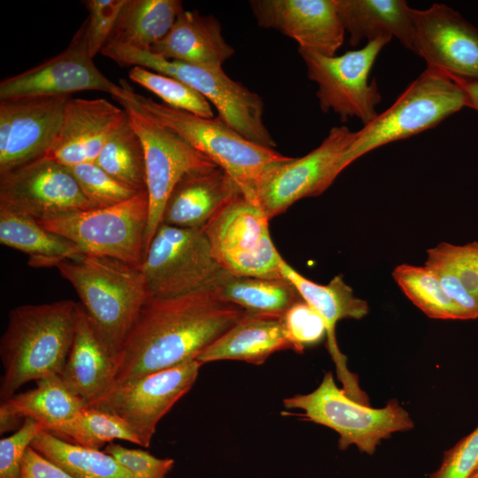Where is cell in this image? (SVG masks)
I'll use <instances>...</instances> for the list:
<instances>
[{
  "label": "cell",
  "mask_w": 478,
  "mask_h": 478,
  "mask_svg": "<svg viewBox=\"0 0 478 478\" xmlns=\"http://www.w3.org/2000/svg\"><path fill=\"white\" fill-rule=\"evenodd\" d=\"M245 313L212 288L175 297H150L122 346L115 383L197 359Z\"/></svg>",
  "instance_id": "obj_1"
},
{
  "label": "cell",
  "mask_w": 478,
  "mask_h": 478,
  "mask_svg": "<svg viewBox=\"0 0 478 478\" xmlns=\"http://www.w3.org/2000/svg\"><path fill=\"white\" fill-rule=\"evenodd\" d=\"M80 304L59 300L12 309L0 341L1 402L24 384L60 375L73 343Z\"/></svg>",
  "instance_id": "obj_2"
},
{
  "label": "cell",
  "mask_w": 478,
  "mask_h": 478,
  "mask_svg": "<svg viewBox=\"0 0 478 478\" xmlns=\"http://www.w3.org/2000/svg\"><path fill=\"white\" fill-rule=\"evenodd\" d=\"M56 268L75 289L96 336L118 362L122 346L150 297L143 271L108 257L83 255Z\"/></svg>",
  "instance_id": "obj_3"
},
{
  "label": "cell",
  "mask_w": 478,
  "mask_h": 478,
  "mask_svg": "<svg viewBox=\"0 0 478 478\" xmlns=\"http://www.w3.org/2000/svg\"><path fill=\"white\" fill-rule=\"evenodd\" d=\"M121 94L115 100L127 102L179 135L209 158L239 185L243 196L255 203V189L265 171L272 165L287 161L274 148L255 143L230 127L219 115L204 118L171 107L133 90L120 80Z\"/></svg>",
  "instance_id": "obj_4"
},
{
  "label": "cell",
  "mask_w": 478,
  "mask_h": 478,
  "mask_svg": "<svg viewBox=\"0 0 478 478\" xmlns=\"http://www.w3.org/2000/svg\"><path fill=\"white\" fill-rule=\"evenodd\" d=\"M465 106L460 86L449 74L427 67L390 107L355 132L342 169L373 150L437 126Z\"/></svg>",
  "instance_id": "obj_5"
},
{
  "label": "cell",
  "mask_w": 478,
  "mask_h": 478,
  "mask_svg": "<svg viewBox=\"0 0 478 478\" xmlns=\"http://www.w3.org/2000/svg\"><path fill=\"white\" fill-rule=\"evenodd\" d=\"M100 53L121 66H141L182 81L212 104L218 115L245 138L268 148L276 145L263 122L261 97L231 80L223 69L207 70L127 47L104 46Z\"/></svg>",
  "instance_id": "obj_6"
},
{
  "label": "cell",
  "mask_w": 478,
  "mask_h": 478,
  "mask_svg": "<svg viewBox=\"0 0 478 478\" xmlns=\"http://www.w3.org/2000/svg\"><path fill=\"white\" fill-rule=\"evenodd\" d=\"M283 405L303 410L309 420L335 430L341 450L353 444L373 454L382 439L413 428L409 413L396 400L382 408L358 403L337 387L331 372L324 374L313 391L287 397Z\"/></svg>",
  "instance_id": "obj_7"
},
{
  "label": "cell",
  "mask_w": 478,
  "mask_h": 478,
  "mask_svg": "<svg viewBox=\"0 0 478 478\" xmlns=\"http://www.w3.org/2000/svg\"><path fill=\"white\" fill-rule=\"evenodd\" d=\"M148 218L146 190L112 206L72 212L37 221L73 243L85 255L112 258L141 267Z\"/></svg>",
  "instance_id": "obj_8"
},
{
  "label": "cell",
  "mask_w": 478,
  "mask_h": 478,
  "mask_svg": "<svg viewBox=\"0 0 478 478\" xmlns=\"http://www.w3.org/2000/svg\"><path fill=\"white\" fill-rule=\"evenodd\" d=\"M150 297L169 298L212 288L225 269L213 257L204 228L160 223L141 266Z\"/></svg>",
  "instance_id": "obj_9"
},
{
  "label": "cell",
  "mask_w": 478,
  "mask_h": 478,
  "mask_svg": "<svg viewBox=\"0 0 478 478\" xmlns=\"http://www.w3.org/2000/svg\"><path fill=\"white\" fill-rule=\"evenodd\" d=\"M391 37L380 36L361 49L340 56H323L298 50L308 78L318 85L316 93L322 112L332 110L342 121L358 118L364 125L377 115L382 100L375 80L369 82L371 68Z\"/></svg>",
  "instance_id": "obj_10"
},
{
  "label": "cell",
  "mask_w": 478,
  "mask_h": 478,
  "mask_svg": "<svg viewBox=\"0 0 478 478\" xmlns=\"http://www.w3.org/2000/svg\"><path fill=\"white\" fill-rule=\"evenodd\" d=\"M354 137L347 127H334L306 155L270 166L255 189V202L268 220L300 199L322 194L343 171V155Z\"/></svg>",
  "instance_id": "obj_11"
},
{
  "label": "cell",
  "mask_w": 478,
  "mask_h": 478,
  "mask_svg": "<svg viewBox=\"0 0 478 478\" xmlns=\"http://www.w3.org/2000/svg\"><path fill=\"white\" fill-rule=\"evenodd\" d=\"M116 101L123 106L144 148L149 197L145 253L162 221L167 198L177 182L189 173L218 166L144 112L127 102Z\"/></svg>",
  "instance_id": "obj_12"
},
{
  "label": "cell",
  "mask_w": 478,
  "mask_h": 478,
  "mask_svg": "<svg viewBox=\"0 0 478 478\" xmlns=\"http://www.w3.org/2000/svg\"><path fill=\"white\" fill-rule=\"evenodd\" d=\"M201 366L193 359L131 382L115 383L104 398L89 407L122 419L135 432L140 445L149 447L158 423L190 390Z\"/></svg>",
  "instance_id": "obj_13"
},
{
  "label": "cell",
  "mask_w": 478,
  "mask_h": 478,
  "mask_svg": "<svg viewBox=\"0 0 478 478\" xmlns=\"http://www.w3.org/2000/svg\"><path fill=\"white\" fill-rule=\"evenodd\" d=\"M0 207L36 220L95 208L69 168L45 156L0 173Z\"/></svg>",
  "instance_id": "obj_14"
},
{
  "label": "cell",
  "mask_w": 478,
  "mask_h": 478,
  "mask_svg": "<svg viewBox=\"0 0 478 478\" xmlns=\"http://www.w3.org/2000/svg\"><path fill=\"white\" fill-rule=\"evenodd\" d=\"M88 48L86 23L59 54L0 82V100L27 96H71L74 92L99 90L113 98L120 85L105 77L93 63Z\"/></svg>",
  "instance_id": "obj_15"
},
{
  "label": "cell",
  "mask_w": 478,
  "mask_h": 478,
  "mask_svg": "<svg viewBox=\"0 0 478 478\" xmlns=\"http://www.w3.org/2000/svg\"><path fill=\"white\" fill-rule=\"evenodd\" d=\"M71 96L0 100V173L44 156Z\"/></svg>",
  "instance_id": "obj_16"
},
{
  "label": "cell",
  "mask_w": 478,
  "mask_h": 478,
  "mask_svg": "<svg viewBox=\"0 0 478 478\" xmlns=\"http://www.w3.org/2000/svg\"><path fill=\"white\" fill-rule=\"evenodd\" d=\"M412 51L428 68L450 76L478 80V29L443 4L413 9Z\"/></svg>",
  "instance_id": "obj_17"
},
{
  "label": "cell",
  "mask_w": 478,
  "mask_h": 478,
  "mask_svg": "<svg viewBox=\"0 0 478 478\" xmlns=\"http://www.w3.org/2000/svg\"><path fill=\"white\" fill-rule=\"evenodd\" d=\"M259 27L278 30L298 43V50L335 56L345 30L335 0H253Z\"/></svg>",
  "instance_id": "obj_18"
},
{
  "label": "cell",
  "mask_w": 478,
  "mask_h": 478,
  "mask_svg": "<svg viewBox=\"0 0 478 478\" xmlns=\"http://www.w3.org/2000/svg\"><path fill=\"white\" fill-rule=\"evenodd\" d=\"M281 272L295 285L302 298L324 320L327 348L335 365L342 389L353 400L369 405L366 394L360 389L358 377L348 368L347 358L340 351L335 336V327L339 320H360L368 313L367 302L355 296L342 274L335 275L328 284L321 285L303 276L284 259L281 263Z\"/></svg>",
  "instance_id": "obj_19"
},
{
  "label": "cell",
  "mask_w": 478,
  "mask_h": 478,
  "mask_svg": "<svg viewBox=\"0 0 478 478\" xmlns=\"http://www.w3.org/2000/svg\"><path fill=\"white\" fill-rule=\"evenodd\" d=\"M124 115L123 108L104 98L71 96L66 103L57 136L44 156L66 167L95 162Z\"/></svg>",
  "instance_id": "obj_20"
},
{
  "label": "cell",
  "mask_w": 478,
  "mask_h": 478,
  "mask_svg": "<svg viewBox=\"0 0 478 478\" xmlns=\"http://www.w3.org/2000/svg\"><path fill=\"white\" fill-rule=\"evenodd\" d=\"M241 194L236 181L219 166L189 173L170 193L161 222L180 228H204Z\"/></svg>",
  "instance_id": "obj_21"
},
{
  "label": "cell",
  "mask_w": 478,
  "mask_h": 478,
  "mask_svg": "<svg viewBox=\"0 0 478 478\" xmlns=\"http://www.w3.org/2000/svg\"><path fill=\"white\" fill-rule=\"evenodd\" d=\"M152 53L166 59L218 71L234 54L221 35V26L213 16L183 10L169 33L152 46Z\"/></svg>",
  "instance_id": "obj_22"
},
{
  "label": "cell",
  "mask_w": 478,
  "mask_h": 478,
  "mask_svg": "<svg viewBox=\"0 0 478 478\" xmlns=\"http://www.w3.org/2000/svg\"><path fill=\"white\" fill-rule=\"evenodd\" d=\"M89 407V403L73 391L60 375L36 381L34 389L14 394L0 405V432L12 430L21 420L32 419L52 432Z\"/></svg>",
  "instance_id": "obj_23"
},
{
  "label": "cell",
  "mask_w": 478,
  "mask_h": 478,
  "mask_svg": "<svg viewBox=\"0 0 478 478\" xmlns=\"http://www.w3.org/2000/svg\"><path fill=\"white\" fill-rule=\"evenodd\" d=\"M116 375L117 363L96 336L80 305L73 343L60 377L92 406L111 390Z\"/></svg>",
  "instance_id": "obj_24"
},
{
  "label": "cell",
  "mask_w": 478,
  "mask_h": 478,
  "mask_svg": "<svg viewBox=\"0 0 478 478\" xmlns=\"http://www.w3.org/2000/svg\"><path fill=\"white\" fill-rule=\"evenodd\" d=\"M292 350L281 319L245 313L197 358L202 365L218 360H240L261 365L273 353Z\"/></svg>",
  "instance_id": "obj_25"
},
{
  "label": "cell",
  "mask_w": 478,
  "mask_h": 478,
  "mask_svg": "<svg viewBox=\"0 0 478 478\" xmlns=\"http://www.w3.org/2000/svg\"><path fill=\"white\" fill-rule=\"evenodd\" d=\"M349 43L355 47L364 39L396 37L413 49V9L405 0H335Z\"/></svg>",
  "instance_id": "obj_26"
},
{
  "label": "cell",
  "mask_w": 478,
  "mask_h": 478,
  "mask_svg": "<svg viewBox=\"0 0 478 478\" xmlns=\"http://www.w3.org/2000/svg\"><path fill=\"white\" fill-rule=\"evenodd\" d=\"M268 221L262 209L241 194L216 214L204 231L219 262L225 256L257 247L269 234Z\"/></svg>",
  "instance_id": "obj_27"
},
{
  "label": "cell",
  "mask_w": 478,
  "mask_h": 478,
  "mask_svg": "<svg viewBox=\"0 0 478 478\" xmlns=\"http://www.w3.org/2000/svg\"><path fill=\"white\" fill-rule=\"evenodd\" d=\"M427 252L425 266L437 275L449 297L466 320L478 319V242H444Z\"/></svg>",
  "instance_id": "obj_28"
},
{
  "label": "cell",
  "mask_w": 478,
  "mask_h": 478,
  "mask_svg": "<svg viewBox=\"0 0 478 478\" xmlns=\"http://www.w3.org/2000/svg\"><path fill=\"white\" fill-rule=\"evenodd\" d=\"M183 10L180 0H126L104 46L150 50Z\"/></svg>",
  "instance_id": "obj_29"
},
{
  "label": "cell",
  "mask_w": 478,
  "mask_h": 478,
  "mask_svg": "<svg viewBox=\"0 0 478 478\" xmlns=\"http://www.w3.org/2000/svg\"><path fill=\"white\" fill-rule=\"evenodd\" d=\"M1 244L22 251L33 267H51L84 254L68 239L49 231L29 216L0 207Z\"/></svg>",
  "instance_id": "obj_30"
},
{
  "label": "cell",
  "mask_w": 478,
  "mask_h": 478,
  "mask_svg": "<svg viewBox=\"0 0 478 478\" xmlns=\"http://www.w3.org/2000/svg\"><path fill=\"white\" fill-rule=\"evenodd\" d=\"M212 289L222 299L257 316L281 319L294 304L303 300L295 285L284 276L258 279L236 276L225 270Z\"/></svg>",
  "instance_id": "obj_31"
},
{
  "label": "cell",
  "mask_w": 478,
  "mask_h": 478,
  "mask_svg": "<svg viewBox=\"0 0 478 478\" xmlns=\"http://www.w3.org/2000/svg\"><path fill=\"white\" fill-rule=\"evenodd\" d=\"M30 446L75 478H136L104 451L69 443L45 429Z\"/></svg>",
  "instance_id": "obj_32"
},
{
  "label": "cell",
  "mask_w": 478,
  "mask_h": 478,
  "mask_svg": "<svg viewBox=\"0 0 478 478\" xmlns=\"http://www.w3.org/2000/svg\"><path fill=\"white\" fill-rule=\"evenodd\" d=\"M95 163L122 184L137 191L147 190L143 142L125 115L109 135Z\"/></svg>",
  "instance_id": "obj_33"
},
{
  "label": "cell",
  "mask_w": 478,
  "mask_h": 478,
  "mask_svg": "<svg viewBox=\"0 0 478 478\" xmlns=\"http://www.w3.org/2000/svg\"><path fill=\"white\" fill-rule=\"evenodd\" d=\"M392 276L405 295L429 318L466 320L428 266L401 264L394 268Z\"/></svg>",
  "instance_id": "obj_34"
},
{
  "label": "cell",
  "mask_w": 478,
  "mask_h": 478,
  "mask_svg": "<svg viewBox=\"0 0 478 478\" xmlns=\"http://www.w3.org/2000/svg\"><path fill=\"white\" fill-rule=\"evenodd\" d=\"M50 433L69 443L97 450L117 439L140 445L138 437L126 421L95 407L84 409Z\"/></svg>",
  "instance_id": "obj_35"
},
{
  "label": "cell",
  "mask_w": 478,
  "mask_h": 478,
  "mask_svg": "<svg viewBox=\"0 0 478 478\" xmlns=\"http://www.w3.org/2000/svg\"><path fill=\"white\" fill-rule=\"evenodd\" d=\"M129 79L162 99L164 104L193 114L212 118L210 102L197 91L170 76L141 66H132Z\"/></svg>",
  "instance_id": "obj_36"
},
{
  "label": "cell",
  "mask_w": 478,
  "mask_h": 478,
  "mask_svg": "<svg viewBox=\"0 0 478 478\" xmlns=\"http://www.w3.org/2000/svg\"><path fill=\"white\" fill-rule=\"evenodd\" d=\"M68 168L95 208L123 203L139 193L117 181L95 162Z\"/></svg>",
  "instance_id": "obj_37"
},
{
  "label": "cell",
  "mask_w": 478,
  "mask_h": 478,
  "mask_svg": "<svg viewBox=\"0 0 478 478\" xmlns=\"http://www.w3.org/2000/svg\"><path fill=\"white\" fill-rule=\"evenodd\" d=\"M282 257L272 242L270 233L252 250L223 257L219 263L228 273L243 277L279 279Z\"/></svg>",
  "instance_id": "obj_38"
},
{
  "label": "cell",
  "mask_w": 478,
  "mask_h": 478,
  "mask_svg": "<svg viewBox=\"0 0 478 478\" xmlns=\"http://www.w3.org/2000/svg\"><path fill=\"white\" fill-rule=\"evenodd\" d=\"M281 321L296 352L301 353L306 347L327 338L324 320L304 299L294 304L282 316Z\"/></svg>",
  "instance_id": "obj_39"
},
{
  "label": "cell",
  "mask_w": 478,
  "mask_h": 478,
  "mask_svg": "<svg viewBox=\"0 0 478 478\" xmlns=\"http://www.w3.org/2000/svg\"><path fill=\"white\" fill-rule=\"evenodd\" d=\"M125 1H82L89 12V16L84 21L86 23L89 52L92 58L101 52L105 45Z\"/></svg>",
  "instance_id": "obj_40"
},
{
  "label": "cell",
  "mask_w": 478,
  "mask_h": 478,
  "mask_svg": "<svg viewBox=\"0 0 478 478\" xmlns=\"http://www.w3.org/2000/svg\"><path fill=\"white\" fill-rule=\"evenodd\" d=\"M44 429L32 419L12 435L0 440V478H21L25 453L38 433Z\"/></svg>",
  "instance_id": "obj_41"
},
{
  "label": "cell",
  "mask_w": 478,
  "mask_h": 478,
  "mask_svg": "<svg viewBox=\"0 0 478 478\" xmlns=\"http://www.w3.org/2000/svg\"><path fill=\"white\" fill-rule=\"evenodd\" d=\"M136 478H166L174 465L173 459H159L148 451L111 443L104 450Z\"/></svg>",
  "instance_id": "obj_42"
},
{
  "label": "cell",
  "mask_w": 478,
  "mask_h": 478,
  "mask_svg": "<svg viewBox=\"0 0 478 478\" xmlns=\"http://www.w3.org/2000/svg\"><path fill=\"white\" fill-rule=\"evenodd\" d=\"M478 468V427L444 453L430 478H468Z\"/></svg>",
  "instance_id": "obj_43"
},
{
  "label": "cell",
  "mask_w": 478,
  "mask_h": 478,
  "mask_svg": "<svg viewBox=\"0 0 478 478\" xmlns=\"http://www.w3.org/2000/svg\"><path fill=\"white\" fill-rule=\"evenodd\" d=\"M21 478H75L31 446L25 453Z\"/></svg>",
  "instance_id": "obj_44"
},
{
  "label": "cell",
  "mask_w": 478,
  "mask_h": 478,
  "mask_svg": "<svg viewBox=\"0 0 478 478\" xmlns=\"http://www.w3.org/2000/svg\"><path fill=\"white\" fill-rule=\"evenodd\" d=\"M463 89L466 96V106L478 111V80L451 76Z\"/></svg>",
  "instance_id": "obj_45"
},
{
  "label": "cell",
  "mask_w": 478,
  "mask_h": 478,
  "mask_svg": "<svg viewBox=\"0 0 478 478\" xmlns=\"http://www.w3.org/2000/svg\"><path fill=\"white\" fill-rule=\"evenodd\" d=\"M468 478H478V468Z\"/></svg>",
  "instance_id": "obj_46"
}]
</instances>
